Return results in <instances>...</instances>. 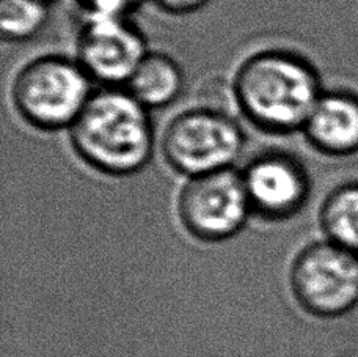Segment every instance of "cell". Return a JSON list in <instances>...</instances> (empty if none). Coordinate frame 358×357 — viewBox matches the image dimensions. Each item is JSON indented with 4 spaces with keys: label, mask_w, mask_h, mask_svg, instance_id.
<instances>
[{
    "label": "cell",
    "mask_w": 358,
    "mask_h": 357,
    "mask_svg": "<svg viewBox=\"0 0 358 357\" xmlns=\"http://www.w3.org/2000/svg\"><path fill=\"white\" fill-rule=\"evenodd\" d=\"M229 88L242 118L273 136L302 132L324 93L316 66L302 54L281 48L247 55Z\"/></svg>",
    "instance_id": "obj_1"
},
{
    "label": "cell",
    "mask_w": 358,
    "mask_h": 357,
    "mask_svg": "<svg viewBox=\"0 0 358 357\" xmlns=\"http://www.w3.org/2000/svg\"><path fill=\"white\" fill-rule=\"evenodd\" d=\"M68 137L74 155L88 169L108 178L142 174L156 150L151 112L126 88L94 90Z\"/></svg>",
    "instance_id": "obj_2"
},
{
    "label": "cell",
    "mask_w": 358,
    "mask_h": 357,
    "mask_svg": "<svg viewBox=\"0 0 358 357\" xmlns=\"http://www.w3.org/2000/svg\"><path fill=\"white\" fill-rule=\"evenodd\" d=\"M93 85L76 59L44 54L17 69L11 80V104L36 131L68 132L93 97Z\"/></svg>",
    "instance_id": "obj_3"
},
{
    "label": "cell",
    "mask_w": 358,
    "mask_h": 357,
    "mask_svg": "<svg viewBox=\"0 0 358 357\" xmlns=\"http://www.w3.org/2000/svg\"><path fill=\"white\" fill-rule=\"evenodd\" d=\"M245 142V132L231 113L200 104L171 117L159 145L165 164L187 180L236 169Z\"/></svg>",
    "instance_id": "obj_4"
},
{
    "label": "cell",
    "mask_w": 358,
    "mask_h": 357,
    "mask_svg": "<svg viewBox=\"0 0 358 357\" xmlns=\"http://www.w3.org/2000/svg\"><path fill=\"white\" fill-rule=\"evenodd\" d=\"M291 285L310 314L346 315L358 304V255L330 241L311 244L294 261Z\"/></svg>",
    "instance_id": "obj_5"
},
{
    "label": "cell",
    "mask_w": 358,
    "mask_h": 357,
    "mask_svg": "<svg viewBox=\"0 0 358 357\" xmlns=\"http://www.w3.org/2000/svg\"><path fill=\"white\" fill-rule=\"evenodd\" d=\"M252 206L241 170L228 169L187 178L178 194V216L190 234L203 241L234 237Z\"/></svg>",
    "instance_id": "obj_6"
},
{
    "label": "cell",
    "mask_w": 358,
    "mask_h": 357,
    "mask_svg": "<svg viewBox=\"0 0 358 357\" xmlns=\"http://www.w3.org/2000/svg\"><path fill=\"white\" fill-rule=\"evenodd\" d=\"M148 52L145 34L129 16L84 15L74 59L94 84L124 88Z\"/></svg>",
    "instance_id": "obj_7"
},
{
    "label": "cell",
    "mask_w": 358,
    "mask_h": 357,
    "mask_svg": "<svg viewBox=\"0 0 358 357\" xmlns=\"http://www.w3.org/2000/svg\"><path fill=\"white\" fill-rule=\"evenodd\" d=\"M252 213L271 220L289 219L310 199L311 180L303 162L291 153L263 151L241 169Z\"/></svg>",
    "instance_id": "obj_8"
},
{
    "label": "cell",
    "mask_w": 358,
    "mask_h": 357,
    "mask_svg": "<svg viewBox=\"0 0 358 357\" xmlns=\"http://www.w3.org/2000/svg\"><path fill=\"white\" fill-rule=\"evenodd\" d=\"M300 134L313 150L329 158L358 153V97L344 90H324Z\"/></svg>",
    "instance_id": "obj_9"
},
{
    "label": "cell",
    "mask_w": 358,
    "mask_h": 357,
    "mask_svg": "<svg viewBox=\"0 0 358 357\" xmlns=\"http://www.w3.org/2000/svg\"><path fill=\"white\" fill-rule=\"evenodd\" d=\"M124 88L150 112L165 109L182 97L185 74L173 57L150 50Z\"/></svg>",
    "instance_id": "obj_10"
},
{
    "label": "cell",
    "mask_w": 358,
    "mask_h": 357,
    "mask_svg": "<svg viewBox=\"0 0 358 357\" xmlns=\"http://www.w3.org/2000/svg\"><path fill=\"white\" fill-rule=\"evenodd\" d=\"M319 224L327 241L358 255V181L343 183L325 195Z\"/></svg>",
    "instance_id": "obj_11"
},
{
    "label": "cell",
    "mask_w": 358,
    "mask_h": 357,
    "mask_svg": "<svg viewBox=\"0 0 358 357\" xmlns=\"http://www.w3.org/2000/svg\"><path fill=\"white\" fill-rule=\"evenodd\" d=\"M49 6L41 0H0V34L3 41L34 40L49 21Z\"/></svg>",
    "instance_id": "obj_12"
},
{
    "label": "cell",
    "mask_w": 358,
    "mask_h": 357,
    "mask_svg": "<svg viewBox=\"0 0 358 357\" xmlns=\"http://www.w3.org/2000/svg\"><path fill=\"white\" fill-rule=\"evenodd\" d=\"M84 15L129 16L148 0H76Z\"/></svg>",
    "instance_id": "obj_13"
},
{
    "label": "cell",
    "mask_w": 358,
    "mask_h": 357,
    "mask_svg": "<svg viewBox=\"0 0 358 357\" xmlns=\"http://www.w3.org/2000/svg\"><path fill=\"white\" fill-rule=\"evenodd\" d=\"M151 2H155L159 8L169 15L185 16L206 8L213 0H151Z\"/></svg>",
    "instance_id": "obj_14"
},
{
    "label": "cell",
    "mask_w": 358,
    "mask_h": 357,
    "mask_svg": "<svg viewBox=\"0 0 358 357\" xmlns=\"http://www.w3.org/2000/svg\"><path fill=\"white\" fill-rule=\"evenodd\" d=\"M41 2H44V4H48V5H52V4H57V2H60V0H41Z\"/></svg>",
    "instance_id": "obj_15"
}]
</instances>
